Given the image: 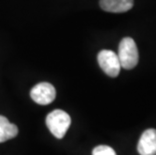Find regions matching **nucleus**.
Segmentation results:
<instances>
[{
    "label": "nucleus",
    "instance_id": "obj_1",
    "mask_svg": "<svg viewBox=\"0 0 156 155\" xmlns=\"http://www.w3.org/2000/svg\"><path fill=\"white\" fill-rule=\"evenodd\" d=\"M117 55L121 68L125 69V70H131L137 65L139 54L137 45L133 38L125 37L122 39L119 44V52Z\"/></svg>",
    "mask_w": 156,
    "mask_h": 155
},
{
    "label": "nucleus",
    "instance_id": "obj_2",
    "mask_svg": "<svg viewBox=\"0 0 156 155\" xmlns=\"http://www.w3.org/2000/svg\"><path fill=\"white\" fill-rule=\"evenodd\" d=\"M71 117L67 112L62 110H55L46 116L45 123L51 133L58 139H62L67 133Z\"/></svg>",
    "mask_w": 156,
    "mask_h": 155
},
{
    "label": "nucleus",
    "instance_id": "obj_3",
    "mask_svg": "<svg viewBox=\"0 0 156 155\" xmlns=\"http://www.w3.org/2000/svg\"><path fill=\"white\" fill-rule=\"evenodd\" d=\"M98 62L105 74L109 77L116 78L121 70L118 55L109 49H103L98 54Z\"/></svg>",
    "mask_w": 156,
    "mask_h": 155
},
{
    "label": "nucleus",
    "instance_id": "obj_4",
    "mask_svg": "<svg viewBox=\"0 0 156 155\" xmlns=\"http://www.w3.org/2000/svg\"><path fill=\"white\" fill-rule=\"evenodd\" d=\"M55 89L51 84L39 83L35 85L30 91V97L36 104L39 105H48L55 99Z\"/></svg>",
    "mask_w": 156,
    "mask_h": 155
},
{
    "label": "nucleus",
    "instance_id": "obj_5",
    "mask_svg": "<svg viewBox=\"0 0 156 155\" xmlns=\"http://www.w3.org/2000/svg\"><path fill=\"white\" fill-rule=\"evenodd\" d=\"M140 155H156V130L147 129L142 133L137 145Z\"/></svg>",
    "mask_w": 156,
    "mask_h": 155
},
{
    "label": "nucleus",
    "instance_id": "obj_6",
    "mask_svg": "<svg viewBox=\"0 0 156 155\" xmlns=\"http://www.w3.org/2000/svg\"><path fill=\"white\" fill-rule=\"evenodd\" d=\"M133 0H100V6L103 10L114 13L126 12L133 7Z\"/></svg>",
    "mask_w": 156,
    "mask_h": 155
},
{
    "label": "nucleus",
    "instance_id": "obj_7",
    "mask_svg": "<svg viewBox=\"0 0 156 155\" xmlns=\"http://www.w3.org/2000/svg\"><path fill=\"white\" fill-rule=\"evenodd\" d=\"M17 134V126L14 124H11L7 118L0 115V143L12 139Z\"/></svg>",
    "mask_w": 156,
    "mask_h": 155
},
{
    "label": "nucleus",
    "instance_id": "obj_8",
    "mask_svg": "<svg viewBox=\"0 0 156 155\" xmlns=\"http://www.w3.org/2000/svg\"><path fill=\"white\" fill-rule=\"evenodd\" d=\"M92 155H117L115 150L108 145H99L93 149Z\"/></svg>",
    "mask_w": 156,
    "mask_h": 155
}]
</instances>
